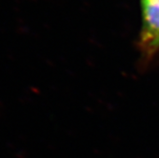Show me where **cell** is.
I'll return each mask as SVG.
<instances>
[{"mask_svg":"<svg viewBox=\"0 0 159 158\" xmlns=\"http://www.w3.org/2000/svg\"><path fill=\"white\" fill-rule=\"evenodd\" d=\"M142 42L152 50L159 46V0H142Z\"/></svg>","mask_w":159,"mask_h":158,"instance_id":"1","label":"cell"}]
</instances>
